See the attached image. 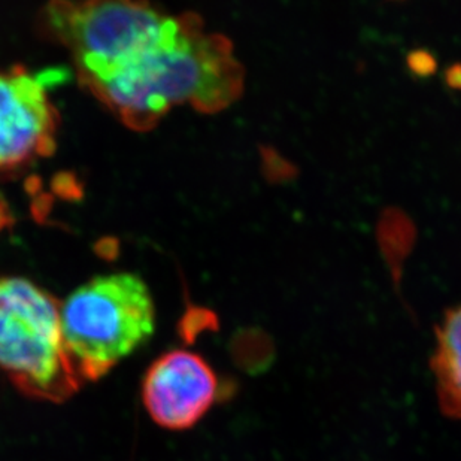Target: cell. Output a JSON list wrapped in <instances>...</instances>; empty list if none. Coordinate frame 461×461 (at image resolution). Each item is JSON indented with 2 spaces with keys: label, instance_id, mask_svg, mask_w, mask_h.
<instances>
[{
  "label": "cell",
  "instance_id": "obj_1",
  "mask_svg": "<svg viewBox=\"0 0 461 461\" xmlns=\"http://www.w3.org/2000/svg\"><path fill=\"white\" fill-rule=\"evenodd\" d=\"M38 24L69 52L79 84L131 131H151L181 104L217 113L242 92L230 42L208 33L196 14L131 0H60L45 5Z\"/></svg>",
  "mask_w": 461,
  "mask_h": 461
},
{
  "label": "cell",
  "instance_id": "obj_2",
  "mask_svg": "<svg viewBox=\"0 0 461 461\" xmlns=\"http://www.w3.org/2000/svg\"><path fill=\"white\" fill-rule=\"evenodd\" d=\"M61 339L83 383H96L147 344L156 306L140 275H99L60 302Z\"/></svg>",
  "mask_w": 461,
  "mask_h": 461
},
{
  "label": "cell",
  "instance_id": "obj_3",
  "mask_svg": "<svg viewBox=\"0 0 461 461\" xmlns=\"http://www.w3.org/2000/svg\"><path fill=\"white\" fill-rule=\"evenodd\" d=\"M0 375L50 403H63L84 384L61 339L60 302L22 276H0Z\"/></svg>",
  "mask_w": 461,
  "mask_h": 461
},
{
  "label": "cell",
  "instance_id": "obj_4",
  "mask_svg": "<svg viewBox=\"0 0 461 461\" xmlns=\"http://www.w3.org/2000/svg\"><path fill=\"white\" fill-rule=\"evenodd\" d=\"M59 122L41 75L20 65L0 69V179L51 156Z\"/></svg>",
  "mask_w": 461,
  "mask_h": 461
},
{
  "label": "cell",
  "instance_id": "obj_5",
  "mask_svg": "<svg viewBox=\"0 0 461 461\" xmlns=\"http://www.w3.org/2000/svg\"><path fill=\"white\" fill-rule=\"evenodd\" d=\"M218 378L199 354L174 349L149 366L142 379V403L161 429L188 430L212 408Z\"/></svg>",
  "mask_w": 461,
  "mask_h": 461
},
{
  "label": "cell",
  "instance_id": "obj_6",
  "mask_svg": "<svg viewBox=\"0 0 461 461\" xmlns=\"http://www.w3.org/2000/svg\"><path fill=\"white\" fill-rule=\"evenodd\" d=\"M440 410L461 421V306L451 309L436 331L431 358Z\"/></svg>",
  "mask_w": 461,
  "mask_h": 461
}]
</instances>
